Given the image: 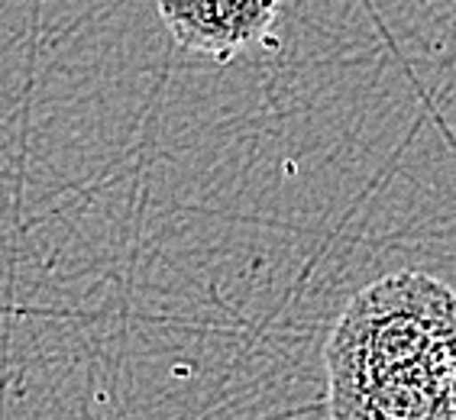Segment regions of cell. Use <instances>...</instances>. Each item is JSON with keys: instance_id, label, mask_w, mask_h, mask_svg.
<instances>
[{"instance_id": "cell-2", "label": "cell", "mask_w": 456, "mask_h": 420, "mask_svg": "<svg viewBox=\"0 0 456 420\" xmlns=\"http://www.w3.org/2000/svg\"><path fill=\"white\" fill-rule=\"evenodd\" d=\"M281 0H159V17L182 49L230 61L246 45H273Z\"/></svg>"}, {"instance_id": "cell-3", "label": "cell", "mask_w": 456, "mask_h": 420, "mask_svg": "<svg viewBox=\"0 0 456 420\" xmlns=\"http://www.w3.org/2000/svg\"><path fill=\"white\" fill-rule=\"evenodd\" d=\"M330 414L334 420H456V394L421 356L382 376L330 385Z\"/></svg>"}, {"instance_id": "cell-1", "label": "cell", "mask_w": 456, "mask_h": 420, "mask_svg": "<svg viewBox=\"0 0 456 420\" xmlns=\"http://www.w3.org/2000/svg\"><path fill=\"white\" fill-rule=\"evenodd\" d=\"M456 333V291L421 271H398L362 288L327 343L330 385H350L421 359Z\"/></svg>"}]
</instances>
